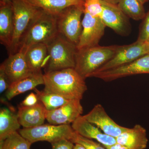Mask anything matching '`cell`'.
<instances>
[{"label": "cell", "instance_id": "1", "mask_svg": "<svg viewBox=\"0 0 149 149\" xmlns=\"http://www.w3.org/2000/svg\"><path fill=\"white\" fill-rule=\"evenodd\" d=\"M44 91L69 100H81L88 90L85 78L73 68L45 72Z\"/></svg>", "mask_w": 149, "mask_h": 149}, {"label": "cell", "instance_id": "2", "mask_svg": "<svg viewBox=\"0 0 149 149\" xmlns=\"http://www.w3.org/2000/svg\"><path fill=\"white\" fill-rule=\"evenodd\" d=\"M58 34L57 15L40 9L22 35L19 44L18 52H25L27 48L35 44L42 43L47 45Z\"/></svg>", "mask_w": 149, "mask_h": 149}, {"label": "cell", "instance_id": "3", "mask_svg": "<svg viewBox=\"0 0 149 149\" xmlns=\"http://www.w3.org/2000/svg\"><path fill=\"white\" fill-rule=\"evenodd\" d=\"M118 45L97 46L77 49L74 69L86 79L114 56Z\"/></svg>", "mask_w": 149, "mask_h": 149}, {"label": "cell", "instance_id": "4", "mask_svg": "<svg viewBox=\"0 0 149 149\" xmlns=\"http://www.w3.org/2000/svg\"><path fill=\"white\" fill-rule=\"evenodd\" d=\"M47 49L45 72L74 68L77 46L63 35L59 33L48 44Z\"/></svg>", "mask_w": 149, "mask_h": 149}, {"label": "cell", "instance_id": "5", "mask_svg": "<svg viewBox=\"0 0 149 149\" xmlns=\"http://www.w3.org/2000/svg\"><path fill=\"white\" fill-rule=\"evenodd\" d=\"M18 132L32 144L39 141H47L52 144L64 139L71 141L76 133L70 124H43L33 128H23Z\"/></svg>", "mask_w": 149, "mask_h": 149}, {"label": "cell", "instance_id": "6", "mask_svg": "<svg viewBox=\"0 0 149 149\" xmlns=\"http://www.w3.org/2000/svg\"><path fill=\"white\" fill-rule=\"evenodd\" d=\"M11 2L14 31L11 46L8 51L9 55L18 52L19 44L22 35L40 9L26 0H11Z\"/></svg>", "mask_w": 149, "mask_h": 149}, {"label": "cell", "instance_id": "7", "mask_svg": "<svg viewBox=\"0 0 149 149\" xmlns=\"http://www.w3.org/2000/svg\"><path fill=\"white\" fill-rule=\"evenodd\" d=\"M84 13V5L72 6L57 15L58 33L76 46L83 29L81 17Z\"/></svg>", "mask_w": 149, "mask_h": 149}, {"label": "cell", "instance_id": "8", "mask_svg": "<svg viewBox=\"0 0 149 149\" xmlns=\"http://www.w3.org/2000/svg\"><path fill=\"white\" fill-rule=\"evenodd\" d=\"M147 54H149V47L146 41L137 40L130 45L118 46L114 56L95 72L105 71L127 64Z\"/></svg>", "mask_w": 149, "mask_h": 149}, {"label": "cell", "instance_id": "9", "mask_svg": "<svg viewBox=\"0 0 149 149\" xmlns=\"http://www.w3.org/2000/svg\"><path fill=\"white\" fill-rule=\"evenodd\" d=\"M142 74H149V54L115 68L94 72L89 77H96L105 82H110L122 77Z\"/></svg>", "mask_w": 149, "mask_h": 149}, {"label": "cell", "instance_id": "10", "mask_svg": "<svg viewBox=\"0 0 149 149\" xmlns=\"http://www.w3.org/2000/svg\"><path fill=\"white\" fill-rule=\"evenodd\" d=\"M106 27L101 18L92 16L84 11L82 19L83 29L77 45V49L99 45V42L104 34Z\"/></svg>", "mask_w": 149, "mask_h": 149}, {"label": "cell", "instance_id": "11", "mask_svg": "<svg viewBox=\"0 0 149 149\" xmlns=\"http://www.w3.org/2000/svg\"><path fill=\"white\" fill-rule=\"evenodd\" d=\"M103 8L102 21L106 27L112 29L116 33L127 36L131 32L129 17L119 8L117 5L101 0Z\"/></svg>", "mask_w": 149, "mask_h": 149}, {"label": "cell", "instance_id": "12", "mask_svg": "<svg viewBox=\"0 0 149 149\" xmlns=\"http://www.w3.org/2000/svg\"><path fill=\"white\" fill-rule=\"evenodd\" d=\"M83 116L105 134L115 139L128 128L119 125L115 122L100 104L96 105L91 111Z\"/></svg>", "mask_w": 149, "mask_h": 149}, {"label": "cell", "instance_id": "13", "mask_svg": "<svg viewBox=\"0 0 149 149\" xmlns=\"http://www.w3.org/2000/svg\"><path fill=\"white\" fill-rule=\"evenodd\" d=\"M83 109L80 100H71L52 111H47L46 120L52 125H70L82 116Z\"/></svg>", "mask_w": 149, "mask_h": 149}, {"label": "cell", "instance_id": "14", "mask_svg": "<svg viewBox=\"0 0 149 149\" xmlns=\"http://www.w3.org/2000/svg\"><path fill=\"white\" fill-rule=\"evenodd\" d=\"M0 67L4 70L11 84L33 73L26 61L25 52L22 51L9 55Z\"/></svg>", "mask_w": 149, "mask_h": 149}, {"label": "cell", "instance_id": "15", "mask_svg": "<svg viewBox=\"0 0 149 149\" xmlns=\"http://www.w3.org/2000/svg\"><path fill=\"white\" fill-rule=\"evenodd\" d=\"M72 128L79 135L87 139L95 140L104 147L116 143L115 138L108 136L100 129L81 116L71 125Z\"/></svg>", "mask_w": 149, "mask_h": 149}, {"label": "cell", "instance_id": "16", "mask_svg": "<svg viewBox=\"0 0 149 149\" xmlns=\"http://www.w3.org/2000/svg\"><path fill=\"white\" fill-rule=\"evenodd\" d=\"M18 109L17 113L19 120L24 128H33L43 125L46 120L47 110L40 101L32 106H24L20 104Z\"/></svg>", "mask_w": 149, "mask_h": 149}, {"label": "cell", "instance_id": "17", "mask_svg": "<svg viewBox=\"0 0 149 149\" xmlns=\"http://www.w3.org/2000/svg\"><path fill=\"white\" fill-rule=\"evenodd\" d=\"M116 143L128 149H145L148 140L146 129L142 125L136 124L116 138Z\"/></svg>", "mask_w": 149, "mask_h": 149}, {"label": "cell", "instance_id": "18", "mask_svg": "<svg viewBox=\"0 0 149 149\" xmlns=\"http://www.w3.org/2000/svg\"><path fill=\"white\" fill-rule=\"evenodd\" d=\"M14 31V25L12 4L0 6V42L8 51L12 43Z\"/></svg>", "mask_w": 149, "mask_h": 149}, {"label": "cell", "instance_id": "19", "mask_svg": "<svg viewBox=\"0 0 149 149\" xmlns=\"http://www.w3.org/2000/svg\"><path fill=\"white\" fill-rule=\"evenodd\" d=\"M40 85H44V74L42 72H34L12 83L6 91V97L10 100L19 94L34 90L37 86Z\"/></svg>", "mask_w": 149, "mask_h": 149}, {"label": "cell", "instance_id": "20", "mask_svg": "<svg viewBox=\"0 0 149 149\" xmlns=\"http://www.w3.org/2000/svg\"><path fill=\"white\" fill-rule=\"evenodd\" d=\"M48 56L47 45L35 44L29 47L25 51V57L29 69L33 73L42 72Z\"/></svg>", "mask_w": 149, "mask_h": 149}, {"label": "cell", "instance_id": "21", "mask_svg": "<svg viewBox=\"0 0 149 149\" xmlns=\"http://www.w3.org/2000/svg\"><path fill=\"white\" fill-rule=\"evenodd\" d=\"M17 113L12 108H3L0 110V142L19 130Z\"/></svg>", "mask_w": 149, "mask_h": 149}, {"label": "cell", "instance_id": "22", "mask_svg": "<svg viewBox=\"0 0 149 149\" xmlns=\"http://www.w3.org/2000/svg\"><path fill=\"white\" fill-rule=\"evenodd\" d=\"M32 6L48 13L58 15L67 8L84 5V0H26Z\"/></svg>", "mask_w": 149, "mask_h": 149}, {"label": "cell", "instance_id": "23", "mask_svg": "<svg viewBox=\"0 0 149 149\" xmlns=\"http://www.w3.org/2000/svg\"><path fill=\"white\" fill-rule=\"evenodd\" d=\"M117 5L129 18L134 20L144 19L146 14L143 4L139 0H119Z\"/></svg>", "mask_w": 149, "mask_h": 149}, {"label": "cell", "instance_id": "24", "mask_svg": "<svg viewBox=\"0 0 149 149\" xmlns=\"http://www.w3.org/2000/svg\"><path fill=\"white\" fill-rule=\"evenodd\" d=\"M38 100L43 104L47 111H52L68 103L71 100L54 93H47L34 89Z\"/></svg>", "mask_w": 149, "mask_h": 149}, {"label": "cell", "instance_id": "25", "mask_svg": "<svg viewBox=\"0 0 149 149\" xmlns=\"http://www.w3.org/2000/svg\"><path fill=\"white\" fill-rule=\"evenodd\" d=\"M32 144L17 131L0 142V149H30Z\"/></svg>", "mask_w": 149, "mask_h": 149}, {"label": "cell", "instance_id": "26", "mask_svg": "<svg viewBox=\"0 0 149 149\" xmlns=\"http://www.w3.org/2000/svg\"><path fill=\"white\" fill-rule=\"evenodd\" d=\"M84 11L92 16L101 18L103 8L101 0H84Z\"/></svg>", "mask_w": 149, "mask_h": 149}, {"label": "cell", "instance_id": "27", "mask_svg": "<svg viewBox=\"0 0 149 149\" xmlns=\"http://www.w3.org/2000/svg\"><path fill=\"white\" fill-rule=\"evenodd\" d=\"M71 141L74 144L82 145L86 149H106L98 142H95L93 140L83 137L76 132Z\"/></svg>", "mask_w": 149, "mask_h": 149}, {"label": "cell", "instance_id": "28", "mask_svg": "<svg viewBox=\"0 0 149 149\" xmlns=\"http://www.w3.org/2000/svg\"><path fill=\"white\" fill-rule=\"evenodd\" d=\"M149 39V10L144 18L140 28L138 40L146 41Z\"/></svg>", "mask_w": 149, "mask_h": 149}, {"label": "cell", "instance_id": "29", "mask_svg": "<svg viewBox=\"0 0 149 149\" xmlns=\"http://www.w3.org/2000/svg\"><path fill=\"white\" fill-rule=\"evenodd\" d=\"M10 84L7 75L4 70L0 67V93H2L7 91Z\"/></svg>", "mask_w": 149, "mask_h": 149}, {"label": "cell", "instance_id": "30", "mask_svg": "<svg viewBox=\"0 0 149 149\" xmlns=\"http://www.w3.org/2000/svg\"><path fill=\"white\" fill-rule=\"evenodd\" d=\"M51 145L52 149H73L74 144L70 140L64 139Z\"/></svg>", "mask_w": 149, "mask_h": 149}, {"label": "cell", "instance_id": "31", "mask_svg": "<svg viewBox=\"0 0 149 149\" xmlns=\"http://www.w3.org/2000/svg\"><path fill=\"white\" fill-rule=\"evenodd\" d=\"M39 101L36 94L31 93L25 98L20 104L24 106H32L35 105Z\"/></svg>", "mask_w": 149, "mask_h": 149}, {"label": "cell", "instance_id": "32", "mask_svg": "<svg viewBox=\"0 0 149 149\" xmlns=\"http://www.w3.org/2000/svg\"><path fill=\"white\" fill-rule=\"evenodd\" d=\"M105 148L106 149H128L126 147L120 145V144L117 143L114 144V145H112V146H109L105 147Z\"/></svg>", "mask_w": 149, "mask_h": 149}, {"label": "cell", "instance_id": "33", "mask_svg": "<svg viewBox=\"0 0 149 149\" xmlns=\"http://www.w3.org/2000/svg\"><path fill=\"white\" fill-rule=\"evenodd\" d=\"M11 0H0V6L11 5Z\"/></svg>", "mask_w": 149, "mask_h": 149}, {"label": "cell", "instance_id": "34", "mask_svg": "<svg viewBox=\"0 0 149 149\" xmlns=\"http://www.w3.org/2000/svg\"><path fill=\"white\" fill-rule=\"evenodd\" d=\"M106 2L110 3L113 4L117 5L119 2V0H102Z\"/></svg>", "mask_w": 149, "mask_h": 149}, {"label": "cell", "instance_id": "35", "mask_svg": "<svg viewBox=\"0 0 149 149\" xmlns=\"http://www.w3.org/2000/svg\"><path fill=\"white\" fill-rule=\"evenodd\" d=\"M73 149H86L82 145L79 144H74Z\"/></svg>", "mask_w": 149, "mask_h": 149}, {"label": "cell", "instance_id": "36", "mask_svg": "<svg viewBox=\"0 0 149 149\" xmlns=\"http://www.w3.org/2000/svg\"><path fill=\"white\" fill-rule=\"evenodd\" d=\"M139 1H140L142 3L144 4L145 3H147V2L149 0H139Z\"/></svg>", "mask_w": 149, "mask_h": 149}, {"label": "cell", "instance_id": "37", "mask_svg": "<svg viewBox=\"0 0 149 149\" xmlns=\"http://www.w3.org/2000/svg\"><path fill=\"white\" fill-rule=\"evenodd\" d=\"M146 41L147 44H148V46L149 47V39Z\"/></svg>", "mask_w": 149, "mask_h": 149}]
</instances>
